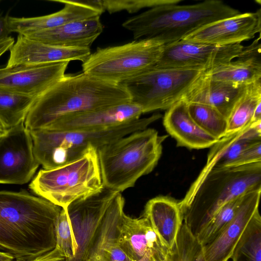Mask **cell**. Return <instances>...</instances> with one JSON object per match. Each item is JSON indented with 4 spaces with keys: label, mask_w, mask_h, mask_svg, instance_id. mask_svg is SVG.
<instances>
[{
    "label": "cell",
    "mask_w": 261,
    "mask_h": 261,
    "mask_svg": "<svg viewBox=\"0 0 261 261\" xmlns=\"http://www.w3.org/2000/svg\"><path fill=\"white\" fill-rule=\"evenodd\" d=\"M261 189L244 194L234 218L210 243L203 246L205 261H228L247 232L258 210Z\"/></svg>",
    "instance_id": "15"
},
{
    "label": "cell",
    "mask_w": 261,
    "mask_h": 261,
    "mask_svg": "<svg viewBox=\"0 0 261 261\" xmlns=\"http://www.w3.org/2000/svg\"><path fill=\"white\" fill-rule=\"evenodd\" d=\"M139 261H173L171 250L147 256Z\"/></svg>",
    "instance_id": "37"
},
{
    "label": "cell",
    "mask_w": 261,
    "mask_h": 261,
    "mask_svg": "<svg viewBox=\"0 0 261 261\" xmlns=\"http://www.w3.org/2000/svg\"><path fill=\"white\" fill-rule=\"evenodd\" d=\"M244 195L224 205L194 233L202 246H204L212 242L232 220L241 204Z\"/></svg>",
    "instance_id": "29"
},
{
    "label": "cell",
    "mask_w": 261,
    "mask_h": 261,
    "mask_svg": "<svg viewBox=\"0 0 261 261\" xmlns=\"http://www.w3.org/2000/svg\"><path fill=\"white\" fill-rule=\"evenodd\" d=\"M51 1L63 3L64 7L58 12L41 16L27 18L9 16L8 24L11 33L27 35L57 28L70 22L100 16L102 13L98 8L83 1Z\"/></svg>",
    "instance_id": "18"
},
{
    "label": "cell",
    "mask_w": 261,
    "mask_h": 261,
    "mask_svg": "<svg viewBox=\"0 0 261 261\" xmlns=\"http://www.w3.org/2000/svg\"><path fill=\"white\" fill-rule=\"evenodd\" d=\"M69 62L0 68V89L37 98L61 79Z\"/></svg>",
    "instance_id": "13"
},
{
    "label": "cell",
    "mask_w": 261,
    "mask_h": 261,
    "mask_svg": "<svg viewBox=\"0 0 261 261\" xmlns=\"http://www.w3.org/2000/svg\"><path fill=\"white\" fill-rule=\"evenodd\" d=\"M143 114L138 105L128 102L102 109L65 116L45 128L55 130H98L137 120Z\"/></svg>",
    "instance_id": "16"
},
{
    "label": "cell",
    "mask_w": 261,
    "mask_h": 261,
    "mask_svg": "<svg viewBox=\"0 0 261 261\" xmlns=\"http://www.w3.org/2000/svg\"><path fill=\"white\" fill-rule=\"evenodd\" d=\"M56 247L67 257V261L74 255L76 246L65 208H62L56 227Z\"/></svg>",
    "instance_id": "33"
},
{
    "label": "cell",
    "mask_w": 261,
    "mask_h": 261,
    "mask_svg": "<svg viewBox=\"0 0 261 261\" xmlns=\"http://www.w3.org/2000/svg\"><path fill=\"white\" fill-rule=\"evenodd\" d=\"M261 121L248 127L226 134L212 146L204 167L189 189L195 188L211 170L231 167L239 155L248 146L261 142Z\"/></svg>",
    "instance_id": "19"
},
{
    "label": "cell",
    "mask_w": 261,
    "mask_h": 261,
    "mask_svg": "<svg viewBox=\"0 0 261 261\" xmlns=\"http://www.w3.org/2000/svg\"><path fill=\"white\" fill-rule=\"evenodd\" d=\"M100 16L23 36L33 40L60 47L90 49L103 31Z\"/></svg>",
    "instance_id": "21"
},
{
    "label": "cell",
    "mask_w": 261,
    "mask_h": 261,
    "mask_svg": "<svg viewBox=\"0 0 261 261\" xmlns=\"http://www.w3.org/2000/svg\"><path fill=\"white\" fill-rule=\"evenodd\" d=\"M239 13L219 0L186 5L165 4L129 18L122 26L132 33L135 40L152 39L167 45L208 23Z\"/></svg>",
    "instance_id": "4"
},
{
    "label": "cell",
    "mask_w": 261,
    "mask_h": 261,
    "mask_svg": "<svg viewBox=\"0 0 261 261\" xmlns=\"http://www.w3.org/2000/svg\"><path fill=\"white\" fill-rule=\"evenodd\" d=\"M259 162H261V142L253 144L244 150L231 167Z\"/></svg>",
    "instance_id": "34"
},
{
    "label": "cell",
    "mask_w": 261,
    "mask_h": 261,
    "mask_svg": "<svg viewBox=\"0 0 261 261\" xmlns=\"http://www.w3.org/2000/svg\"><path fill=\"white\" fill-rule=\"evenodd\" d=\"M204 72L154 65L121 84L128 92L130 102L145 113L167 110L181 100L193 82Z\"/></svg>",
    "instance_id": "10"
},
{
    "label": "cell",
    "mask_w": 261,
    "mask_h": 261,
    "mask_svg": "<svg viewBox=\"0 0 261 261\" xmlns=\"http://www.w3.org/2000/svg\"><path fill=\"white\" fill-rule=\"evenodd\" d=\"M108 261H132L117 242L110 249Z\"/></svg>",
    "instance_id": "36"
},
{
    "label": "cell",
    "mask_w": 261,
    "mask_h": 261,
    "mask_svg": "<svg viewBox=\"0 0 261 261\" xmlns=\"http://www.w3.org/2000/svg\"><path fill=\"white\" fill-rule=\"evenodd\" d=\"M8 15H0V41L8 38L11 33L8 24Z\"/></svg>",
    "instance_id": "38"
},
{
    "label": "cell",
    "mask_w": 261,
    "mask_h": 261,
    "mask_svg": "<svg viewBox=\"0 0 261 261\" xmlns=\"http://www.w3.org/2000/svg\"><path fill=\"white\" fill-rule=\"evenodd\" d=\"M14 44V39L11 37L0 41V57L7 51L10 50Z\"/></svg>",
    "instance_id": "39"
},
{
    "label": "cell",
    "mask_w": 261,
    "mask_h": 261,
    "mask_svg": "<svg viewBox=\"0 0 261 261\" xmlns=\"http://www.w3.org/2000/svg\"><path fill=\"white\" fill-rule=\"evenodd\" d=\"M85 3L100 9L102 13L108 11L113 13L122 10L134 13L144 8H151L157 6L179 4L181 0H133V1H84Z\"/></svg>",
    "instance_id": "32"
},
{
    "label": "cell",
    "mask_w": 261,
    "mask_h": 261,
    "mask_svg": "<svg viewBox=\"0 0 261 261\" xmlns=\"http://www.w3.org/2000/svg\"><path fill=\"white\" fill-rule=\"evenodd\" d=\"M124 204L121 192L103 187L64 208L76 246L68 261H108L110 249L118 240Z\"/></svg>",
    "instance_id": "3"
},
{
    "label": "cell",
    "mask_w": 261,
    "mask_h": 261,
    "mask_svg": "<svg viewBox=\"0 0 261 261\" xmlns=\"http://www.w3.org/2000/svg\"><path fill=\"white\" fill-rule=\"evenodd\" d=\"M243 47L241 44L218 46L181 40L165 45L155 66L207 71L233 60Z\"/></svg>",
    "instance_id": "11"
},
{
    "label": "cell",
    "mask_w": 261,
    "mask_h": 261,
    "mask_svg": "<svg viewBox=\"0 0 261 261\" xmlns=\"http://www.w3.org/2000/svg\"><path fill=\"white\" fill-rule=\"evenodd\" d=\"M36 98L0 89V122L7 129L24 122Z\"/></svg>",
    "instance_id": "27"
},
{
    "label": "cell",
    "mask_w": 261,
    "mask_h": 261,
    "mask_svg": "<svg viewBox=\"0 0 261 261\" xmlns=\"http://www.w3.org/2000/svg\"><path fill=\"white\" fill-rule=\"evenodd\" d=\"M130 102L121 84L107 82L84 72L64 75L36 98L24 124L29 130L43 129L70 115Z\"/></svg>",
    "instance_id": "2"
},
{
    "label": "cell",
    "mask_w": 261,
    "mask_h": 261,
    "mask_svg": "<svg viewBox=\"0 0 261 261\" xmlns=\"http://www.w3.org/2000/svg\"><path fill=\"white\" fill-rule=\"evenodd\" d=\"M260 36L244 46L233 60L205 71L211 77L219 81L245 85L261 79Z\"/></svg>",
    "instance_id": "25"
},
{
    "label": "cell",
    "mask_w": 261,
    "mask_h": 261,
    "mask_svg": "<svg viewBox=\"0 0 261 261\" xmlns=\"http://www.w3.org/2000/svg\"><path fill=\"white\" fill-rule=\"evenodd\" d=\"M187 103L191 117L202 129L217 140L226 135L227 120L217 109L201 103Z\"/></svg>",
    "instance_id": "28"
},
{
    "label": "cell",
    "mask_w": 261,
    "mask_h": 261,
    "mask_svg": "<svg viewBox=\"0 0 261 261\" xmlns=\"http://www.w3.org/2000/svg\"><path fill=\"white\" fill-rule=\"evenodd\" d=\"M261 121V102H259L254 112L253 116V123Z\"/></svg>",
    "instance_id": "40"
},
{
    "label": "cell",
    "mask_w": 261,
    "mask_h": 261,
    "mask_svg": "<svg viewBox=\"0 0 261 261\" xmlns=\"http://www.w3.org/2000/svg\"><path fill=\"white\" fill-rule=\"evenodd\" d=\"M142 216L146 219L164 245L171 250L183 223L179 202L166 196L153 198L145 204Z\"/></svg>",
    "instance_id": "24"
},
{
    "label": "cell",
    "mask_w": 261,
    "mask_h": 261,
    "mask_svg": "<svg viewBox=\"0 0 261 261\" xmlns=\"http://www.w3.org/2000/svg\"><path fill=\"white\" fill-rule=\"evenodd\" d=\"M171 253L173 261H205L203 246L198 242L191 227L184 221Z\"/></svg>",
    "instance_id": "30"
},
{
    "label": "cell",
    "mask_w": 261,
    "mask_h": 261,
    "mask_svg": "<svg viewBox=\"0 0 261 261\" xmlns=\"http://www.w3.org/2000/svg\"><path fill=\"white\" fill-rule=\"evenodd\" d=\"M261 31V11L239 13L208 23L182 40L214 45L241 44Z\"/></svg>",
    "instance_id": "14"
},
{
    "label": "cell",
    "mask_w": 261,
    "mask_h": 261,
    "mask_svg": "<svg viewBox=\"0 0 261 261\" xmlns=\"http://www.w3.org/2000/svg\"><path fill=\"white\" fill-rule=\"evenodd\" d=\"M163 124L179 146L203 149L211 147L219 140L195 123L189 113L187 102L183 99L167 109L163 117Z\"/></svg>",
    "instance_id": "23"
},
{
    "label": "cell",
    "mask_w": 261,
    "mask_h": 261,
    "mask_svg": "<svg viewBox=\"0 0 261 261\" xmlns=\"http://www.w3.org/2000/svg\"><path fill=\"white\" fill-rule=\"evenodd\" d=\"M152 39H142L120 45L98 48L82 63L83 72L116 84L154 66L165 47Z\"/></svg>",
    "instance_id": "9"
},
{
    "label": "cell",
    "mask_w": 261,
    "mask_h": 261,
    "mask_svg": "<svg viewBox=\"0 0 261 261\" xmlns=\"http://www.w3.org/2000/svg\"><path fill=\"white\" fill-rule=\"evenodd\" d=\"M103 188L97 149L93 147L72 162L40 170L29 185L38 196L62 208Z\"/></svg>",
    "instance_id": "8"
},
{
    "label": "cell",
    "mask_w": 261,
    "mask_h": 261,
    "mask_svg": "<svg viewBox=\"0 0 261 261\" xmlns=\"http://www.w3.org/2000/svg\"><path fill=\"white\" fill-rule=\"evenodd\" d=\"M245 85L214 79L204 72L188 89L182 99L213 107L227 119Z\"/></svg>",
    "instance_id": "22"
},
{
    "label": "cell",
    "mask_w": 261,
    "mask_h": 261,
    "mask_svg": "<svg viewBox=\"0 0 261 261\" xmlns=\"http://www.w3.org/2000/svg\"><path fill=\"white\" fill-rule=\"evenodd\" d=\"M61 209L27 191H0V250L19 261L54 250Z\"/></svg>",
    "instance_id": "1"
},
{
    "label": "cell",
    "mask_w": 261,
    "mask_h": 261,
    "mask_svg": "<svg viewBox=\"0 0 261 261\" xmlns=\"http://www.w3.org/2000/svg\"><path fill=\"white\" fill-rule=\"evenodd\" d=\"M259 189L261 162L212 170L179 202L183 221L191 227L196 224L198 230L224 205Z\"/></svg>",
    "instance_id": "6"
},
{
    "label": "cell",
    "mask_w": 261,
    "mask_h": 261,
    "mask_svg": "<svg viewBox=\"0 0 261 261\" xmlns=\"http://www.w3.org/2000/svg\"><path fill=\"white\" fill-rule=\"evenodd\" d=\"M117 243L132 261L170 251L162 243L148 221L124 214Z\"/></svg>",
    "instance_id": "20"
},
{
    "label": "cell",
    "mask_w": 261,
    "mask_h": 261,
    "mask_svg": "<svg viewBox=\"0 0 261 261\" xmlns=\"http://www.w3.org/2000/svg\"><path fill=\"white\" fill-rule=\"evenodd\" d=\"M39 165L30 132L24 122L0 136V184H27L32 180Z\"/></svg>",
    "instance_id": "12"
},
{
    "label": "cell",
    "mask_w": 261,
    "mask_h": 261,
    "mask_svg": "<svg viewBox=\"0 0 261 261\" xmlns=\"http://www.w3.org/2000/svg\"><path fill=\"white\" fill-rule=\"evenodd\" d=\"M260 102L261 79L245 85L227 119L226 134L243 130L253 123L254 110Z\"/></svg>",
    "instance_id": "26"
},
{
    "label": "cell",
    "mask_w": 261,
    "mask_h": 261,
    "mask_svg": "<svg viewBox=\"0 0 261 261\" xmlns=\"http://www.w3.org/2000/svg\"><path fill=\"white\" fill-rule=\"evenodd\" d=\"M14 257L6 252L0 251V261H13Z\"/></svg>",
    "instance_id": "41"
},
{
    "label": "cell",
    "mask_w": 261,
    "mask_h": 261,
    "mask_svg": "<svg viewBox=\"0 0 261 261\" xmlns=\"http://www.w3.org/2000/svg\"><path fill=\"white\" fill-rule=\"evenodd\" d=\"M233 261H261V218L259 214L238 244Z\"/></svg>",
    "instance_id": "31"
},
{
    "label": "cell",
    "mask_w": 261,
    "mask_h": 261,
    "mask_svg": "<svg viewBox=\"0 0 261 261\" xmlns=\"http://www.w3.org/2000/svg\"><path fill=\"white\" fill-rule=\"evenodd\" d=\"M6 66L47 64L79 60L84 62L91 54L90 48H67L52 45L18 35L10 49Z\"/></svg>",
    "instance_id": "17"
},
{
    "label": "cell",
    "mask_w": 261,
    "mask_h": 261,
    "mask_svg": "<svg viewBox=\"0 0 261 261\" xmlns=\"http://www.w3.org/2000/svg\"><path fill=\"white\" fill-rule=\"evenodd\" d=\"M16 261H19V260H16Z\"/></svg>",
    "instance_id": "43"
},
{
    "label": "cell",
    "mask_w": 261,
    "mask_h": 261,
    "mask_svg": "<svg viewBox=\"0 0 261 261\" xmlns=\"http://www.w3.org/2000/svg\"><path fill=\"white\" fill-rule=\"evenodd\" d=\"M167 136L153 128L137 131L97 150L104 188L122 192L151 172L162 152Z\"/></svg>",
    "instance_id": "5"
},
{
    "label": "cell",
    "mask_w": 261,
    "mask_h": 261,
    "mask_svg": "<svg viewBox=\"0 0 261 261\" xmlns=\"http://www.w3.org/2000/svg\"><path fill=\"white\" fill-rule=\"evenodd\" d=\"M6 130L7 129L0 122V136L3 134Z\"/></svg>",
    "instance_id": "42"
},
{
    "label": "cell",
    "mask_w": 261,
    "mask_h": 261,
    "mask_svg": "<svg viewBox=\"0 0 261 261\" xmlns=\"http://www.w3.org/2000/svg\"><path fill=\"white\" fill-rule=\"evenodd\" d=\"M154 114L148 117L118 126L98 130L30 131L34 153L44 169H54L82 156L91 147L97 150L103 145L134 132L143 130L161 117Z\"/></svg>",
    "instance_id": "7"
},
{
    "label": "cell",
    "mask_w": 261,
    "mask_h": 261,
    "mask_svg": "<svg viewBox=\"0 0 261 261\" xmlns=\"http://www.w3.org/2000/svg\"><path fill=\"white\" fill-rule=\"evenodd\" d=\"M30 261H67V257L57 248Z\"/></svg>",
    "instance_id": "35"
}]
</instances>
